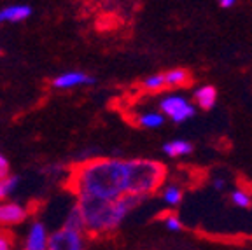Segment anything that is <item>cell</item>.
Here are the masks:
<instances>
[{
  "label": "cell",
  "instance_id": "2e32d148",
  "mask_svg": "<svg viewBox=\"0 0 252 250\" xmlns=\"http://www.w3.org/2000/svg\"><path fill=\"white\" fill-rule=\"evenodd\" d=\"M18 184H20V179L14 175H7V177H4V179H0V201H2V199H7L9 196L16 191Z\"/></svg>",
  "mask_w": 252,
  "mask_h": 250
},
{
  "label": "cell",
  "instance_id": "52a82bcc",
  "mask_svg": "<svg viewBox=\"0 0 252 250\" xmlns=\"http://www.w3.org/2000/svg\"><path fill=\"white\" fill-rule=\"evenodd\" d=\"M28 217V210L16 201H0V226H18L25 222Z\"/></svg>",
  "mask_w": 252,
  "mask_h": 250
},
{
  "label": "cell",
  "instance_id": "5bb4252c",
  "mask_svg": "<svg viewBox=\"0 0 252 250\" xmlns=\"http://www.w3.org/2000/svg\"><path fill=\"white\" fill-rule=\"evenodd\" d=\"M63 227H70V229H77V231H83L84 233V220H83L81 212H79L77 205H74V207L68 210L67 217H65V220H63Z\"/></svg>",
  "mask_w": 252,
  "mask_h": 250
},
{
  "label": "cell",
  "instance_id": "7402d4cb",
  "mask_svg": "<svg viewBox=\"0 0 252 250\" xmlns=\"http://www.w3.org/2000/svg\"><path fill=\"white\" fill-rule=\"evenodd\" d=\"M212 188L216 189V191H224L226 189V180L224 179H214L212 180Z\"/></svg>",
  "mask_w": 252,
  "mask_h": 250
},
{
  "label": "cell",
  "instance_id": "277c9868",
  "mask_svg": "<svg viewBox=\"0 0 252 250\" xmlns=\"http://www.w3.org/2000/svg\"><path fill=\"white\" fill-rule=\"evenodd\" d=\"M159 112L173 123H186L188 119L194 118L196 107L181 94H168L159 102Z\"/></svg>",
  "mask_w": 252,
  "mask_h": 250
},
{
  "label": "cell",
  "instance_id": "9c48e42d",
  "mask_svg": "<svg viewBox=\"0 0 252 250\" xmlns=\"http://www.w3.org/2000/svg\"><path fill=\"white\" fill-rule=\"evenodd\" d=\"M32 16V7L25 4L7 5L0 11V23H20Z\"/></svg>",
  "mask_w": 252,
  "mask_h": 250
},
{
  "label": "cell",
  "instance_id": "44dd1931",
  "mask_svg": "<svg viewBox=\"0 0 252 250\" xmlns=\"http://www.w3.org/2000/svg\"><path fill=\"white\" fill-rule=\"evenodd\" d=\"M9 175V164L7 159H5L2 154H0V179H4V177Z\"/></svg>",
  "mask_w": 252,
  "mask_h": 250
},
{
  "label": "cell",
  "instance_id": "4fadbf2b",
  "mask_svg": "<svg viewBox=\"0 0 252 250\" xmlns=\"http://www.w3.org/2000/svg\"><path fill=\"white\" fill-rule=\"evenodd\" d=\"M163 123H165V116H163L161 112H154V110L142 114L140 118H138V125H140L142 128H147V129L159 128V126H163Z\"/></svg>",
  "mask_w": 252,
  "mask_h": 250
},
{
  "label": "cell",
  "instance_id": "d6986e66",
  "mask_svg": "<svg viewBox=\"0 0 252 250\" xmlns=\"http://www.w3.org/2000/svg\"><path fill=\"white\" fill-rule=\"evenodd\" d=\"M165 226H166V229H170V231H181L182 229L181 219L175 217V215H172V214L165 217Z\"/></svg>",
  "mask_w": 252,
  "mask_h": 250
},
{
  "label": "cell",
  "instance_id": "8fae6325",
  "mask_svg": "<svg viewBox=\"0 0 252 250\" xmlns=\"http://www.w3.org/2000/svg\"><path fill=\"white\" fill-rule=\"evenodd\" d=\"M193 144L189 140H182V138H177V140L166 142L163 145V153L170 157H181V156H188V154L193 153Z\"/></svg>",
  "mask_w": 252,
  "mask_h": 250
},
{
  "label": "cell",
  "instance_id": "5b68a950",
  "mask_svg": "<svg viewBox=\"0 0 252 250\" xmlns=\"http://www.w3.org/2000/svg\"><path fill=\"white\" fill-rule=\"evenodd\" d=\"M47 250H86L84 233L62 226L55 233H49Z\"/></svg>",
  "mask_w": 252,
  "mask_h": 250
},
{
  "label": "cell",
  "instance_id": "603a6c76",
  "mask_svg": "<svg viewBox=\"0 0 252 250\" xmlns=\"http://www.w3.org/2000/svg\"><path fill=\"white\" fill-rule=\"evenodd\" d=\"M236 4V0H219V5L222 9H231Z\"/></svg>",
  "mask_w": 252,
  "mask_h": 250
},
{
  "label": "cell",
  "instance_id": "8992f818",
  "mask_svg": "<svg viewBox=\"0 0 252 250\" xmlns=\"http://www.w3.org/2000/svg\"><path fill=\"white\" fill-rule=\"evenodd\" d=\"M47 242H49V231L42 220L32 222L27 231L23 242V250H47Z\"/></svg>",
  "mask_w": 252,
  "mask_h": 250
},
{
  "label": "cell",
  "instance_id": "ffe728a7",
  "mask_svg": "<svg viewBox=\"0 0 252 250\" xmlns=\"http://www.w3.org/2000/svg\"><path fill=\"white\" fill-rule=\"evenodd\" d=\"M0 250H12V240L5 233H0Z\"/></svg>",
  "mask_w": 252,
  "mask_h": 250
},
{
  "label": "cell",
  "instance_id": "3957f363",
  "mask_svg": "<svg viewBox=\"0 0 252 250\" xmlns=\"http://www.w3.org/2000/svg\"><path fill=\"white\" fill-rule=\"evenodd\" d=\"M128 194L147 198L156 191L166 177L163 163L154 159H128Z\"/></svg>",
  "mask_w": 252,
  "mask_h": 250
},
{
  "label": "cell",
  "instance_id": "e0dca14e",
  "mask_svg": "<svg viewBox=\"0 0 252 250\" xmlns=\"http://www.w3.org/2000/svg\"><path fill=\"white\" fill-rule=\"evenodd\" d=\"M142 88L147 91H159L163 90L165 86V77H163V74H154V75H149V77H146L144 81H142Z\"/></svg>",
  "mask_w": 252,
  "mask_h": 250
},
{
  "label": "cell",
  "instance_id": "ba28073f",
  "mask_svg": "<svg viewBox=\"0 0 252 250\" xmlns=\"http://www.w3.org/2000/svg\"><path fill=\"white\" fill-rule=\"evenodd\" d=\"M94 79L91 75L84 74V72L79 70H70L65 72V74H60L58 77H55L53 81V86L58 88V90H72V88L79 86H88V84H93Z\"/></svg>",
  "mask_w": 252,
  "mask_h": 250
},
{
  "label": "cell",
  "instance_id": "ac0fdd59",
  "mask_svg": "<svg viewBox=\"0 0 252 250\" xmlns=\"http://www.w3.org/2000/svg\"><path fill=\"white\" fill-rule=\"evenodd\" d=\"M231 201L235 207L249 208L252 205V196L247 191H244V189H235L231 192Z\"/></svg>",
  "mask_w": 252,
  "mask_h": 250
},
{
  "label": "cell",
  "instance_id": "6da1fadb",
  "mask_svg": "<svg viewBox=\"0 0 252 250\" xmlns=\"http://www.w3.org/2000/svg\"><path fill=\"white\" fill-rule=\"evenodd\" d=\"M130 166L126 159L94 157L72 168L70 191L75 196L118 199L128 194Z\"/></svg>",
  "mask_w": 252,
  "mask_h": 250
},
{
  "label": "cell",
  "instance_id": "7a4b0ae2",
  "mask_svg": "<svg viewBox=\"0 0 252 250\" xmlns=\"http://www.w3.org/2000/svg\"><path fill=\"white\" fill-rule=\"evenodd\" d=\"M146 198L125 194L118 199H100L90 196H77V208L83 215L84 233L90 235H109L116 231Z\"/></svg>",
  "mask_w": 252,
  "mask_h": 250
},
{
  "label": "cell",
  "instance_id": "9a60e30c",
  "mask_svg": "<svg viewBox=\"0 0 252 250\" xmlns=\"http://www.w3.org/2000/svg\"><path fill=\"white\" fill-rule=\"evenodd\" d=\"M161 198L168 207H177V205L182 201V189L175 184H168L165 189H163Z\"/></svg>",
  "mask_w": 252,
  "mask_h": 250
},
{
  "label": "cell",
  "instance_id": "30bf717a",
  "mask_svg": "<svg viewBox=\"0 0 252 250\" xmlns=\"http://www.w3.org/2000/svg\"><path fill=\"white\" fill-rule=\"evenodd\" d=\"M194 100H196L198 107L203 110H210L217 102V91L214 86H209V84H205V86H200L196 91H194Z\"/></svg>",
  "mask_w": 252,
  "mask_h": 250
},
{
  "label": "cell",
  "instance_id": "7c38bea8",
  "mask_svg": "<svg viewBox=\"0 0 252 250\" xmlns=\"http://www.w3.org/2000/svg\"><path fill=\"white\" fill-rule=\"evenodd\" d=\"M165 77V86L168 88H179L184 86L189 82V72L184 70V68H173V70H168L166 74H163Z\"/></svg>",
  "mask_w": 252,
  "mask_h": 250
}]
</instances>
